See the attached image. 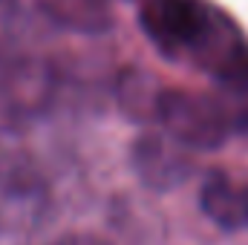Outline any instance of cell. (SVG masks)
Returning a JSON list of instances; mask_svg holds the SVG:
<instances>
[{
  "label": "cell",
  "mask_w": 248,
  "mask_h": 245,
  "mask_svg": "<svg viewBox=\"0 0 248 245\" xmlns=\"http://www.w3.org/2000/svg\"><path fill=\"white\" fill-rule=\"evenodd\" d=\"M139 26L170 61H190L228 90H248V41L208 0H139Z\"/></svg>",
  "instance_id": "6da1fadb"
},
{
  "label": "cell",
  "mask_w": 248,
  "mask_h": 245,
  "mask_svg": "<svg viewBox=\"0 0 248 245\" xmlns=\"http://www.w3.org/2000/svg\"><path fill=\"white\" fill-rule=\"evenodd\" d=\"M156 122L187 150H219L234 133L228 110L219 98L185 87H165L156 107Z\"/></svg>",
  "instance_id": "7a4b0ae2"
},
{
  "label": "cell",
  "mask_w": 248,
  "mask_h": 245,
  "mask_svg": "<svg viewBox=\"0 0 248 245\" xmlns=\"http://www.w3.org/2000/svg\"><path fill=\"white\" fill-rule=\"evenodd\" d=\"M55 98V69L41 58L0 46V110L9 122H26Z\"/></svg>",
  "instance_id": "3957f363"
},
{
  "label": "cell",
  "mask_w": 248,
  "mask_h": 245,
  "mask_svg": "<svg viewBox=\"0 0 248 245\" xmlns=\"http://www.w3.org/2000/svg\"><path fill=\"white\" fill-rule=\"evenodd\" d=\"M46 196V173L15 122L0 124V199L12 205H32Z\"/></svg>",
  "instance_id": "277c9868"
},
{
  "label": "cell",
  "mask_w": 248,
  "mask_h": 245,
  "mask_svg": "<svg viewBox=\"0 0 248 245\" xmlns=\"http://www.w3.org/2000/svg\"><path fill=\"white\" fill-rule=\"evenodd\" d=\"M130 168L147 190L170 193L193 176V156L170 136L141 133L130 144Z\"/></svg>",
  "instance_id": "5b68a950"
},
{
  "label": "cell",
  "mask_w": 248,
  "mask_h": 245,
  "mask_svg": "<svg viewBox=\"0 0 248 245\" xmlns=\"http://www.w3.org/2000/svg\"><path fill=\"white\" fill-rule=\"evenodd\" d=\"M202 214L222 231H248V182H231L225 170H211L199 184Z\"/></svg>",
  "instance_id": "8992f818"
},
{
  "label": "cell",
  "mask_w": 248,
  "mask_h": 245,
  "mask_svg": "<svg viewBox=\"0 0 248 245\" xmlns=\"http://www.w3.org/2000/svg\"><path fill=\"white\" fill-rule=\"evenodd\" d=\"M165 87H159V78L147 72L144 66H124L116 78V98L122 113L136 124L156 122L159 95Z\"/></svg>",
  "instance_id": "52a82bcc"
},
{
  "label": "cell",
  "mask_w": 248,
  "mask_h": 245,
  "mask_svg": "<svg viewBox=\"0 0 248 245\" xmlns=\"http://www.w3.org/2000/svg\"><path fill=\"white\" fill-rule=\"evenodd\" d=\"M44 12L63 29L101 35L113 26L110 0H44Z\"/></svg>",
  "instance_id": "ba28073f"
},
{
  "label": "cell",
  "mask_w": 248,
  "mask_h": 245,
  "mask_svg": "<svg viewBox=\"0 0 248 245\" xmlns=\"http://www.w3.org/2000/svg\"><path fill=\"white\" fill-rule=\"evenodd\" d=\"M49 245H110L104 237H98V234H87V231H72V234H63L58 237L55 243Z\"/></svg>",
  "instance_id": "9c48e42d"
},
{
  "label": "cell",
  "mask_w": 248,
  "mask_h": 245,
  "mask_svg": "<svg viewBox=\"0 0 248 245\" xmlns=\"http://www.w3.org/2000/svg\"><path fill=\"white\" fill-rule=\"evenodd\" d=\"M9 3H15V0H0V6H9Z\"/></svg>",
  "instance_id": "30bf717a"
}]
</instances>
